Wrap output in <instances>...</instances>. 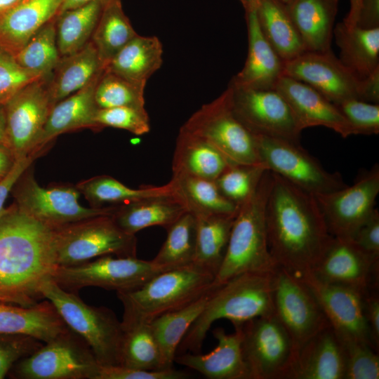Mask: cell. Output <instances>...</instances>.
<instances>
[{
	"instance_id": "cell-12",
	"label": "cell",
	"mask_w": 379,
	"mask_h": 379,
	"mask_svg": "<svg viewBox=\"0 0 379 379\" xmlns=\"http://www.w3.org/2000/svg\"><path fill=\"white\" fill-rule=\"evenodd\" d=\"M255 138L264 167L300 189L316 195L347 185L339 173L324 169L300 143L260 135Z\"/></svg>"
},
{
	"instance_id": "cell-2",
	"label": "cell",
	"mask_w": 379,
	"mask_h": 379,
	"mask_svg": "<svg viewBox=\"0 0 379 379\" xmlns=\"http://www.w3.org/2000/svg\"><path fill=\"white\" fill-rule=\"evenodd\" d=\"M58 267L55 228L29 216L17 205L0 218V301L31 306Z\"/></svg>"
},
{
	"instance_id": "cell-61",
	"label": "cell",
	"mask_w": 379,
	"mask_h": 379,
	"mask_svg": "<svg viewBox=\"0 0 379 379\" xmlns=\"http://www.w3.org/2000/svg\"><path fill=\"white\" fill-rule=\"evenodd\" d=\"M22 0H0V13L12 8Z\"/></svg>"
},
{
	"instance_id": "cell-10",
	"label": "cell",
	"mask_w": 379,
	"mask_h": 379,
	"mask_svg": "<svg viewBox=\"0 0 379 379\" xmlns=\"http://www.w3.org/2000/svg\"><path fill=\"white\" fill-rule=\"evenodd\" d=\"M166 270L152 260L107 255L76 265L58 266L52 279L65 291L74 293L89 286L120 293L134 290Z\"/></svg>"
},
{
	"instance_id": "cell-7",
	"label": "cell",
	"mask_w": 379,
	"mask_h": 379,
	"mask_svg": "<svg viewBox=\"0 0 379 379\" xmlns=\"http://www.w3.org/2000/svg\"><path fill=\"white\" fill-rule=\"evenodd\" d=\"M135 235L121 230L111 215H98L55 228L58 266H72L100 256L136 257Z\"/></svg>"
},
{
	"instance_id": "cell-34",
	"label": "cell",
	"mask_w": 379,
	"mask_h": 379,
	"mask_svg": "<svg viewBox=\"0 0 379 379\" xmlns=\"http://www.w3.org/2000/svg\"><path fill=\"white\" fill-rule=\"evenodd\" d=\"M174 196L196 218L236 215L239 206L225 198L214 180L182 173L170 180Z\"/></svg>"
},
{
	"instance_id": "cell-15",
	"label": "cell",
	"mask_w": 379,
	"mask_h": 379,
	"mask_svg": "<svg viewBox=\"0 0 379 379\" xmlns=\"http://www.w3.org/2000/svg\"><path fill=\"white\" fill-rule=\"evenodd\" d=\"M274 313L293 339L298 350L330 324L317 300L297 275L277 267L272 277Z\"/></svg>"
},
{
	"instance_id": "cell-52",
	"label": "cell",
	"mask_w": 379,
	"mask_h": 379,
	"mask_svg": "<svg viewBox=\"0 0 379 379\" xmlns=\"http://www.w3.org/2000/svg\"><path fill=\"white\" fill-rule=\"evenodd\" d=\"M352 240L360 248L379 258V212L375 208L366 222L356 232Z\"/></svg>"
},
{
	"instance_id": "cell-44",
	"label": "cell",
	"mask_w": 379,
	"mask_h": 379,
	"mask_svg": "<svg viewBox=\"0 0 379 379\" xmlns=\"http://www.w3.org/2000/svg\"><path fill=\"white\" fill-rule=\"evenodd\" d=\"M145 86L104 69L95 87V100L99 109L145 107Z\"/></svg>"
},
{
	"instance_id": "cell-53",
	"label": "cell",
	"mask_w": 379,
	"mask_h": 379,
	"mask_svg": "<svg viewBox=\"0 0 379 379\" xmlns=\"http://www.w3.org/2000/svg\"><path fill=\"white\" fill-rule=\"evenodd\" d=\"M42 153L31 154L27 157L16 159L8 173L0 180V218L6 212L4 208L6 199L22 173Z\"/></svg>"
},
{
	"instance_id": "cell-45",
	"label": "cell",
	"mask_w": 379,
	"mask_h": 379,
	"mask_svg": "<svg viewBox=\"0 0 379 379\" xmlns=\"http://www.w3.org/2000/svg\"><path fill=\"white\" fill-rule=\"evenodd\" d=\"M266 170L263 165L232 164L215 182L225 198L240 206L253 193Z\"/></svg>"
},
{
	"instance_id": "cell-35",
	"label": "cell",
	"mask_w": 379,
	"mask_h": 379,
	"mask_svg": "<svg viewBox=\"0 0 379 379\" xmlns=\"http://www.w3.org/2000/svg\"><path fill=\"white\" fill-rule=\"evenodd\" d=\"M256 12L262 34L284 62L306 51L286 5L279 0H256Z\"/></svg>"
},
{
	"instance_id": "cell-17",
	"label": "cell",
	"mask_w": 379,
	"mask_h": 379,
	"mask_svg": "<svg viewBox=\"0 0 379 379\" xmlns=\"http://www.w3.org/2000/svg\"><path fill=\"white\" fill-rule=\"evenodd\" d=\"M229 85L234 112L252 133L300 143L302 131L289 105L277 91Z\"/></svg>"
},
{
	"instance_id": "cell-58",
	"label": "cell",
	"mask_w": 379,
	"mask_h": 379,
	"mask_svg": "<svg viewBox=\"0 0 379 379\" xmlns=\"http://www.w3.org/2000/svg\"><path fill=\"white\" fill-rule=\"evenodd\" d=\"M361 0H350V10L343 22L347 27H352L357 25Z\"/></svg>"
},
{
	"instance_id": "cell-21",
	"label": "cell",
	"mask_w": 379,
	"mask_h": 379,
	"mask_svg": "<svg viewBox=\"0 0 379 379\" xmlns=\"http://www.w3.org/2000/svg\"><path fill=\"white\" fill-rule=\"evenodd\" d=\"M274 89L289 105L301 131L324 126L343 138L357 135L354 127L335 105L309 85L283 75Z\"/></svg>"
},
{
	"instance_id": "cell-29",
	"label": "cell",
	"mask_w": 379,
	"mask_h": 379,
	"mask_svg": "<svg viewBox=\"0 0 379 379\" xmlns=\"http://www.w3.org/2000/svg\"><path fill=\"white\" fill-rule=\"evenodd\" d=\"M232 164L209 142L180 128L172 160L173 174L215 181Z\"/></svg>"
},
{
	"instance_id": "cell-3",
	"label": "cell",
	"mask_w": 379,
	"mask_h": 379,
	"mask_svg": "<svg viewBox=\"0 0 379 379\" xmlns=\"http://www.w3.org/2000/svg\"><path fill=\"white\" fill-rule=\"evenodd\" d=\"M273 273L246 272L217 286L204 310L183 337L177 352H200L206 334L215 321L225 319L237 327L253 319L273 314Z\"/></svg>"
},
{
	"instance_id": "cell-46",
	"label": "cell",
	"mask_w": 379,
	"mask_h": 379,
	"mask_svg": "<svg viewBox=\"0 0 379 379\" xmlns=\"http://www.w3.org/2000/svg\"><path fill=\"white\" fill-rule=\"evenodd\" d=\"M342 342L346 359L345 379H378V352L366 343L355 340Z\"/></svg>"
},
{
	"instance_id": "cell-22",
	"label": "cell",
	"mask_w": 379,
	"mask_h": 379,
	"mask_svg": "<svg viewBox=\"0 0 379 379\" xmlns=\"http://www.w3.org/2000/svg\"><path fill=\"white\" fill-rule=\"evenodd\" d=\"M244 8L248 30V55L244 67L230 84L242 88L274 89L277 81L284 75V61L260 30L256 0H249Z\"/></svg>"
},
{
	"instance_id": "cell-60",
	"label": "cell",
	"mask_w": 379,
	"mask_h": 379,
	"mask_svg": "<svg viewBox=\"0 0 379 379\" xmlns=\"http://www.w3.org/2000/svg\"><path fill=\"white\" fill-rule=\"evenodd\" d=\"M0 145L8 147L6 130L5 107L4 104L1 103H0Z\"/></svg>"
},
{
	"instance_id": "cell-43",
	"label": "cell",
	"mask_w": 379,
	"mask_h": 379,
	"mask_svg": "<svg viewBox=\"0 0 379 379\" xmlns=\"http://www.w3.org/2000/svg\"><path fill=\"white\" fill-rule=\"evenodd\" d=\"M56 19L42 26L14 55L22 67L41 77L50 76L60 58Z\"/></svg>"
},
{
	"instance_id": "cell-57",
	"label": "cell",
	"mask_w": 379,
	"mask_h": 379,
	"mask_svg": "<svg viewBox=\"0 0 379 379\" xmlns=\"http://www.w3.org/2000/svg\"><path fill=\"white\" fill-rule=\"evenodd\" d=\"M15 161V159L10 149L0 145V180L8 173Z\"/></svg>"
},
{
	"instance_id": "cell-16",
	"label": "cell",
	"mask_w": 379,
	"mask_h": 379,
	"mask_svg": "<svg viewBox=\"0 0 379 379\" xmlns=\"http://www.w3.org/2000/svg\"><path fill=\"white\" fill-rule=\"evenodd\" d=\"M379 193V167L375 164L351 186L314 195L333 237L352 239L373 212Z\"/></svg>"
},
{
	"instance_id": "cell-39",
	"label": "cell",
	"mask_w": 379,
	"mask_h": 379,
	"mask_svg": "<svg viewBox=\"0 0 379 379\" xmlns=\"http://www.w3.org/2000/svg\"><path fill=\"white\" fill-rule=\"evenodd\" d=\"M236 215L196 218L197 244L193 263L215 277L224 260Z\"/></svg>"
},
{
	"instance_id": "cell-27",
	"label": "cell",
	"mask_w": 379,
	"mask_h": 379,
	"mask_svg": "<svg viewBox=\"0 0 379 379\" xmlns=\"http://www.w3.org/2000/svg\"><path fill=\"white\" fill-rule=\"evenodd\" d=\"M339 0H293L288 13L306 51L331 50Z\"/></svg>"
},
{
	"instance_id": "cell-54",
	"label": "cell",
	"mask_w": 379,
	"mask_h": 379,
	"mask_svg": "<svg viewBox=\"0 0 379 379\" xmlns=\"http://www.w3.org/2000/svg\"><path fill=\"white\" fill-rule=\"evenodd\" d=\"M364 310L372 347L379 348V297L378 289L369 291L363 297Z\"/></svg>"
},
{
	"instance_id": "cell-37",
	"label": "cell",
	"mask_w": 379,
	"mask_h": 379,
	"mask_svg": "<svg viewBox=\"0 0 379 379\" xmlns=\"http://www.w3.org/2000/svg\"><path fill=\"white\" fill-rule=\"evenodd\" d=\"M77 190L91 207L119 206L140 199L174 195L171 182L162 186L133 189L109 175H98L78 182Z\"/></svg>"
},
{
	"instance_id": "cell-14",
	"label": "cell",
	"mask_w": 379,
	"mask_h": 379,
	"mask_svg": "<svg viewBox=\"0 0 379 379\" xmlns=\"http://www.w3.org/2000/svg\"><path fill=\"white\" fill-rule=\"evenodd\" d=\"M48 77L27 84L4 105L8 146L15 160L36 154L34 151L54 106Z\"/></svg>"
},
{
	"instance_id": "cell-51",
	"label": "cell",
	"mask_w": 379,
	"mask_h": 379,
	"mask_svg": "<svg viewBox=\"0 0 379 379\" xmlns=\"http://www.w3.org/2000/svg\"><path fill=\"white\" fill-rule=\"evenodd\" d=\"M190 374L172 368L147 371L122 366H100L97 379H185Z\"/></svg>"
},
{
	"instance_id": "cell-38",
	"label": "cell",
	"mask_w": 379,
	"mask_h": 379,
	"mask_svg": "<svg viewBox=\"0 0 379 379\" xmlns=\"http://www.w3.org/2000/svg\"><path fill=\"white\" fill-rule=\"evenodd\" d=\"M138 34L126 15L121 0H102L91 41L105 67L110 59Z\"/></svg>"
},
{
	"instance_id": "cell-62",
	"label": "cell",
	"mask_w": 379,
	"mask_h": 379,
	"mask_svg": "<svg viewBox=\"0 0 379 379\" xmlns=\"http://www.w3.org/2000/svg\"><path fill=\"white\" fill-rule=\"evenodd\" d=\"M279 1L286 6L293 1V0H279Z\"/></svg>"
},
{
	"instance_id": "cell-56",
	"label": "cell",
	"mask_w": 379,
	"mask_h": 379,
	"mask_svg": "<svg viewBox=\"0 0 379 379\" xmlns=\"http://www.w3.org/2000/svg\"><path fill=\"white\" fill-rule=\"evenodd\" d=\"M361 100L378 104L379 102V68L361 79Z\"/></svg>"
},
{
	"instance_id": "cell-5",
	"label": "cell",
	"mask_w": 379,
	"mask_h": 379,
	"mask_svg": "<svg viewBox=\"0 0 379 379\" xmlns=\"http://www.w3.org/2000/svg\"><path fill=\"white\" fill-rule=\"evenodd\" d=\"M215 276L192 263L163 271L140 287L117 293L124 307L121 324H149L194 301L214 286Z\"/></svg>"
},
{
	"instance_id": "cell-36",
	"label": "cell",
	"mask_w": 379,
	"mask_h": 379,
	"mask_svg": "<svg viewBox=\"0 0 379 379\" xmlns=\"http://www.w3.org/2000/svg\"><path fill=\"white\" fill-rule=\"evenodd\" d=\"M217 286L191 303L162 314L149 323L168 367H173L178 345L190 327L204 310Z\"/></svg>"
},
{
	"instance_id": "cell-23",
	"label": "cell",
	"mask_w": 379,
	"mask_h": 379,
	"mask_svg": "<svg viewBox=\"0 0 379 379\" xmlns=\"http://www.w3.org/2000/svg\"><path fill=\"white\" fill-rule=\"evenodd\" d=\"M227 334L222 328H217L213 334L216 347L210 352H185L175 356L174 361L194 370L209 379H251L241 347V331L234 328Z\"/></svg>"
},
{
	"instance_id": "cell-30",
	"label": "cell",
	"mask_w": 379,
	"mask_h": 379,
	"mask_svg": "<svg viewBox=\"0 0 379 379\" xmlns=\"http://www.w3.org/2000/svg\"><path fill=\"white\" fill-rule=\"evenodd\" d=\"M185 206L174 195L149 197L119 205L111 215L116 225L124 232H136L152 226L166 229L182 214Z\"/></svg>"
},
{
	"instance_id": "cell-6",
	"label": "cell",
	"mask_w": 379,
	"mask_h": 379,
	"mask_svg": "<svg viewBox=\"0 0 379 379\" xmlns=\"http://www.w3.org/2000/svg\"><path fill=\"white\" fill-rule=\"evenodd\" d=\"M40 293L53 304L67 326L88 344L100 366H120L123 329L112 310L86 304L52 278L43 284Z\"/></svg>"
},
{
	"instance_id": "cell-9",
	"label": "cell",
	"mask_w": 379,
	"mask_h": 379,
	"mask_svg": "<svg viewBox=\"0 0 379 379\" xmlns=\"http://www.w3.org/2000/svg\"><path fill=\"white\" fill-rule=\"evenodd\" d=\"M237 327L251 379H291L298 350L274 313Z\"/></svg>"
},
{
	"instance_id": "cell-31",
	"label": "cell",
	"mask_w": 379,
	"mask_h": 379,
	"mask_svg": "<svg viewBox=\"0 0 379 379\" xmlns=\"http://www.w3.org/2000/svg\"><path fill=\"white\" fill-rule=\"evenodd\" d=\"M162 62L160 40L154 36L138 34L116 53L105 69L133 83L146 85Z\"/></svg>"
},
{
	"instance_id": "cell-40",
	"label": "cell",
	"mask_w": 379,
	"mask_h": 379,
	"mask_svg": "<svg viewBox=\"0 0 379 379\" xmlns=\"http://www.w3.org/2000/svg\"><path fill=\"white\" fill-rule=\"evenodd\" d=\"M121 326L120 366L147 371L169 368L149 324H121Z\"/></svg>"
},
{
	"instance_id": "cell-4",
	"label": "cell",
	"mask_w": 379,
	"mask_h": 379,
	"mask_svg": "<svg viewBox=\"0 0 379 379\" xmlns=\"http://www.w3.org/2000/svg\"><path fill=\"white\" fill-rule=\"evenodd\" d=\"M272 182L266 170L234 220L222 263L213 285L220 286L246 272H273L277 267L269 251L265 208Z\"/></svg>"
},
{
	"instance_id": "cell-18",
	"label": "cell",
	"mask_w": 379,
	"mask_h": 379,
	"mask_svg": "<svg viewBox=\"0 0 379 379\" xmlns=\"http://www.w3.org/2000/svg\"><path fill=\"white\" fill-rule=\"evenodd\" d=\"M284 75L314 88L333 104L347 99H361V79L333 54L305 51L285 61Z\"/></svg>"
},
{
	"instance_id": "cell-55",
	"label": "cell",
	"mask_w": 379,
	"mask_h": 379,
	"mask_svg": "<svg viewBox=\"0 0 379 379\" xmlns=\"http://www.w3.org/2000/svg\"><path fill=\"white\" fill-rule=\"evenodd\" d=\"M356 26L364 29L379 27V0H361Z\"/></svg>"
},
{
	"instance_id": "cell-47",
	"label": "cell",
	"mask_w": 379,
	"mask_h": 379,
	"mask_svg": "<svg viewBox=\"0 0 379 379\" xmlns=\"http://www.w3.org/2000/svg\"><path fill=\"white\" fill-rule=\"evenodd\" d=\"M95 121L98 130L104 127L124 129L140 135L150 130L149 118L145 107H116L98 109Z\"/></svg>"
},
{
	"instance_id": "cell-8",
	"label": "cell",
	"mask_w": 379,
	"mask_h": 379,
	"mask_svg": "<svg viewBox=\"0 0 379 379\" xmlns=\"http://www.w3.org/2000/svg\"><path fill=\"white\" fill-rule=\"evenodd\" d=\"M181 128L209 142L232 163L262 165L255 135L234 112L230 85L217 98L197 109Z\"/></svg>"
},
{
	"instance_id": "cell-32",
	"label": "cell",
	"mask_w": 379,
	"mask_h": 379,
	"mask_svg": "<svg viewBox=\"0 0 379 379\" xmlns=\"http://www.w3.org/2000/svg\"><path fill=\"white\" fill-rule=\"evenodd\" d=\"M103 68L91 41L80 50L61 56L48 80L53 105L83 88Z\"/></svg>"
},
{
	"instance_id": "cell-63",
	"label": "cell",
	"mask_w": 379,
	"mask_h": 379,
	"mask_svg": "<svg viewBox=\"0 0 379 379\" xmlns=\"http://www.w3.org/2000/svg\"><path fill=\"white\" fill-rule=\"evenodd\" d=\"M241 3L242 6H244L245 4L249 1V0H239Z\"/></svg>"
},
{
	"instance_id": "cell-59",
	"label": "cell",
	"mask_w": 379,
	"mask_h": 379,
	"mask_svg": "<svg viewBox=\"0 0 379 379\" xmlns=\"http://www.w3.org/2000/svg\"><path fill=\"white\" fill-rule=\"evenodd\" d=\"M96 0H63L58 15L69 10L79 8Z\"/></svg>"
},
{
	"instance_id": "cell-33",
	"label": "cell",
	"mask_w": 379,
	"mask_h": 379,
	"mask_svg": "<svg viewBox=\"0 0 379 379\" xmlns=\"http://www.w3.org/2000/svg\"><path fill=\"white\" fill-rule=\"evenodd\" d=\"M333 36L340 48L339 60L359 79L379 68V27H347L341 22L334 27Z\"/></svg>"
},
{
	"instance_id": "cell-20",
	"label": "cell",
	"mask_w": 379,
	"mask_h": 379,
	"mask_svg": "<svg viewBox=\"0 0 379 379\" xmlns=\"http://www.w3.org/2000/svg\"><path fill=\"white\" fill-rule=\"evenodd\" d=\"M299 277L312 293L342 340L360 341L371 345L362 293L347 286L320 281L310 272Z\"/></svg>"
},
{
	"instance_id": "cell-49",
	"label": "cell",
	"mask_w": 379,
	"mask_h": 379,
	"mask_svg": "<svg viewBox=\"0 0 379 379\" xmlns=\"http://www.w3.org/2000/svg\"><path fill=\"white\" fill-rule=\"evenodd\" d=\"M40 77L22 67L14 55L0 46V103L5 105L20 88Z\"/></svg>"
},
{
	"instance_id": "cell-11",
	"label": "cell",
	"mask_w": 379,
	"mask_h": 379,
	"mask_svg": "<svg viewBox=\"0 0 379 379\" xmlns=\"http://www.w3.org/2000/svg\"><path fill=\"white\" fill-rule=\"evenodd\" d=\"M99 368L88 344L69 328L21 359L15 372L23 379H97Z\"/></svg>"
},
{
	"instance_id": "cell-28",
	"label": "cell",
	"mask_w": 379,
	"mask_h": 379,
	"mask_svg": "<svg viewBox=\"0 0 379 379\" xmlns=\"http://www.w3.org/2000/svg\"><path fill=\"white\" fill-rule=\"evenodd\" d=\"M68 329L47 299L28 307L0 303V333L29 335L45 343Z\"/></svg>"
},
{
	"instance_id": "cell-1",
	"label": "cell",
	"mask_w": 379,
	"mask_h": 379,
	"mask_svg": "<svg viewBox=\"0 0 379 379\" xmlns=\"http://www.w3.org/2000/svg\"><path fill=\"white\" fill-rule=\"evenodd\" d=\"M265 222L275 264L298 277L312 270L333 238L314 195L274 173Z\"/></svg>"
},
{
	"instance_id": "cell-25",
	"label": "cell",
	"mask_w": 379,
	"mask_h": 379,
	"mask_svg": "<svg viewBox=\"0 0 379 379\" xmlns=\"http://www.w3.org/2000/svg\"><path fill=\"white\" fill-rule=\"evenodd\" d=\"M343 343L328 324L298 350L291 379H345Z\"/></svg>"
},
{
	"instance_id": "cell-42",
	"label": "cell",
	"mask_w": 379,
	"mask_h": 379,
	"mask_svg": "<svg viewBox=\"0 0 379 379\" xmlns=\"http://www.w3.org/2000/svg\"><path fill=\"white\" fill-rule=\"evenodd\" d=\"M196 217L185 212L166 230L165 241L152 262L166 270L194 262L197 244Z\"/></svg>"
},
{
	"instance_id": "cell-50",
	"label": "cell",
	"mask_w": 379,
	"mask_h": 379,
	"mask_svg": "<svg viewBox=\"0 0 379 379\" xmlns=\"http://www.w3.org/2000/svg\"><path fill=\"white\" fill-rule=\"evenodd\" d=\"M43 344L25 335L10 334L7 339H0V379L5 377L16 360L31 355Z\"/></svg>"
},
{
	"instance_id": "cell-41",
	"label": "cell",
	"mask_w": 379,
	"mask_h": 379,
	"mask_svg": "<svg viewBox=\"0 0 379 379\" xmlns=\"http://www.w3.org/2000/svg\"><path fill=\"white\" fill-rule=\"evenodd\" d=\"M102 5L96 0L57 15L56 39L61 56L72 54L91 39Z\"/></svg>"
},
{
	"instance_id": "cell-19",
	"label": "cell",
	"mask_w": 379,
	"mask_h": 379,
	"mask_svg": "<svg viewBox=\"0 0 379 379\" xmlns=\"http://www.w3.org/2000/svg\"><path fill=\"white\" fill-rule=\"evenodd\" d=\"M379 258L360 248L352 240L333 237L309 272L320 281L347 286L364 295L378 289Z\"/></svg>"
},
{
	"instance_id": "cell-13",
	"label": "cell",
	"mask_w": 379,
	"mask_h": 379,
	"mask_svg": "<svg viewBox=\"0 0 379 379\" xmlns=\"http://www.w3.org/2000/svg\"><path fill=\"white\" fill-rule=\"evenodd\" d=\"M31 166L17 182V206L29 216L53 228L98 215H112L117 206L85 207L79 203L81 194L76 186L41 187Z\"/></svg>"
},
{
	"instance_id": "cell-48",
	"label": "cell",
	"mask_w": 379,
	"mask_h": 379,
	"mask_svg": "<svg viewBox=\"0 0 379 379\" xmlns=\"http://www.w3.org/2000/svg\"><path fill=\"white\" fill-rule=\"evenodd\" d=\"M335 105L354 127L357 135L378 134V104L359 99H347Z\"/></svg>"
},
{
	"instance_id": "cell-24",
	"label": "cell",
	"mask_w": 379,
	"mask_h": 379,
	"mask_svg": "<svg viewBox=\"0 0 379 379\" xmlns=\"http://www.w3.org/2000/svg\"><path fill=\"white\" fill-rule=\"evenodd\" d=\"M105 68L83 88L57 102L52 108L34 153L43 152L62 133L81 128L98 131L95 121L98 107L95 90Z\"/></svg>"
},
{
	"instance_id": "cell-26",
	"label": "cell",
	"mask_w": 379,
	"mask_h": 379,
	"mask_svg": "<svg viewBox=\"0 0 379 379\" xmlns=\"http://www.w3.org/2000/svg\"><path fill=\"white\" fill-rule=\"evenodd\" d=\"M63 0H22L0 13V46L15 55L46 23L58 15Z\"/></svg>"
}]
</instances>
